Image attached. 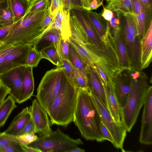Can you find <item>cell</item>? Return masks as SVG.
<instances>
[{
    "label": "cell",
    "mask_w": 152,
    "mask_h": 152,
    "mask_svg": "<svg viewBox=\"0 0 152 152\" xmlns=\"http://www.w3.org/2000/svg\"><path fill=\"white\" fill-rule=\"evenodd\" d=\"M73 121L86 140L104 141L100 129L101 118L91 93L87 89L77 88Z\"/></svg>",
    "instance_id": "cell-1"
},
{
    "label": "cell",
    "mask_w": 152,
    "mask_h": 152,
    "mask_svg": "<svg viewBox=\"0 0 152 152\" xmlns=\"http://www.w3.org/2000/svg\"><path fill=\"white\" fill-rule=\"evenodd\" d=\"M48 9L27 13L15 22L2 43L12 45L30 44L33 46L48 29L45 30L42 26Z\"/></svg>",
    "instance_id": "cell-2"
},
{
    "label": "cell",
    "mask_w": 152,
    "mask_h": 152,
    "mask_svg": "<svg viewBox=\"0 0 152 152\" xmlns=\"http://www.w3.org/2000/svg\"><path fill=\"white\" fill-rule=\"evenodd\" d=\"M130 88L125 106L121 110L122 121L128 132L131 131L136 121L150 86L146 75L142 71L130 69Z\"/></svg>",
    "instance_id": "cell-3"
},
{
    "label": "cell",
    "mask_w": 152,
    "mask_h": 152,
    "mask_svg": "<svg viewBox=\"0 0 152 152\" xmlns=\"http://www.w3.org/2000/svg\"><path fill=\"white\" fill-rule=\"evenodd\" d=\"M77 92L69 82L55 98L46 111L52 125L65 127L73 121Z\"/></svg>",
    "instance_id": "cell-4"
},
{
    "label": "cell",
    "mask_w": 152,
    "mask_h": 152,
    "mask_svg": "<svg viewBox=\"0 0 152 152\" xmlns=\"http://www.w3.org/2000/svg\"><path fill=\"white\" fill-rule=\"evenodd\" d=\"M69 82L62 66L57 67L46 72L38 87L36 97L46 111Z\"/></svg>",
    "instance_id": "cell-5"
},
{
    "label": "cell",
    "mask_w": 152,
    "mask_h": 152,
    "mask_svg": "<svg viewBox=\"0 0 152 152\" xmlns=\"http://www.w3.org/2000/svg\"><path fill=\"white\" fill-rule=\"evenodd\" d=\"M83 144L80 138H72L58 128L47 135L38 137L28 145L38 149L41 152H67Z\"/></svg>",
    "instance_id": "cell-6"
},
{
    "label": "cell",
    "mask_w": 152,
    "mask_h": 152,
    "mask_svg": "<svg viewBox=\"0 0 152 152\" xmlns=\"http://www.w3.org/2000/svg\"><path fill=\"white\" fill-rule=\"evenodd\" d=\"M32 46L0 44V75L13 69L26 66L27 57Z\"/></svg>",
    "instance_id": "cell-7"
},
{
    "label": "cell",
    "mask_w": 152,
    "mask_h": 152,
    "mask_svg": "<svg viewBox=\"0 0 152 152\" xmlns=\"http://www.w3.org/2000/svg\"><path fill=\"white\" fill-rule=\"evenodd\" d=\"M101 120L107 128L114 141V146L123 152L127 130L124 123L116 121L113 118L107 107L95 94L91 93Z\"/></svg>",
    "instance_id": "cell-8"
},
{
    "label": "cell",
    "mask_w": 152,
    "mask_h": 152,
    "mask_svg": "<svg viewBox=\"0 0 152 152\" xmlns=\"http://www.w3.org/2000/svg\"><path fill=\"white\" fill-rule=\"evenodd\" d=\"M120 26L130 69L136 71H142L140 64L141 40L140 37L134 36L128 32L121 21Z\"/></svg>",
    "instance_id": "cell-9"
},
{
    "label": "cell",
    "mask_w": 152,
    "mask_h": 152,
    "mask_svg": "<svg viewBox=\"0 0 152 152\" xmlns=\"http://www.w3.org/2000/svg\"><path fill=\"white\" fill-rule=\"evenodd\" d=\"M131 80L130 69H120L113 78L114 90L121 110L126 103Z\"/></svg>",
    "instance_id": "cell-10"
},
{
    "label": "cell",
    "mask_w": 152,
    "mask_h": 152,
    "mask_svg": "<svg viewBox=\"0 0 152 152\" xmlns=\"http://www.w3.org/2000/svg\"><path fill=\"white\" fill-rule=\"evenodd\" d=\"M139 142L150 145L152 143V87L150 86L144 104Z\"/></svg>",
    "instance_id": "cell-11"
},
{
    "label": "cell",
    "mask_w": 152,
    "mask_h": 152,
    "mask_svg": "<svg viewBox=\"0 0 152 152\" xmlns=\"http://www.w3.org/2000/svg\"><path fill=\"white\" fill-rule=\"evenodd\" d=\"M26 66H22L0 75V83L10 89L9 95L17 102L19 96L23 74Z\"/></svg>",
    "instance_id": "cell-12"
},
{
    "label": "cell",
    "mask_w": 152,
    "mask_h": 152,
    "mask_svg": "<svg viewBox=\"0 0 152 152\" xmlns=\"http://www.w3.org/2000/svg\"><path fill=\"white\" fill-rule=\"evenodd\" d=\"M29 108L35 125L36 133L42 136L51 133L52 131L48 114L36 99L34 100Z\"/></svg>",
    "instance_id": "cell-13"
},
{
    "label": "cell",
    "mask_w": 152,
    "mask_h": 152,
    "mask_svg": "<svg viewBox=\"0 0 152 152\" xmlns=\"http://www.w3.org/2000/svg\"><path fill=\"white\" fill-rule=\"evenodd\" d=\"M70 14L77 19L88 37L96 46L100 49L106 47L109 41L106 43L101 41L90 19L86 10L83 9H72L70 10Z\"/></svg>",
    "instance_id": "cell-14"
},
{
    "label": "cell",
    "mask_w": 152,
    "mask_h": 152,
    "mask_svg": "<svg viewBox=\"0 0 152 152\" xmlns=\"http://www.w3.org/2000/svg\"><path fill=\"white\" fill-rule=\"evenodd\" d=\"M62 38L61 33L52 25L34 43L32 46L40 53L47 48L54 46L62 61L60 52V42Z\"/></svg>",
    "instance_id": "cell-15"
},
{
    "label": "cell",
    "mask_w": 152,
    "mask_h": 152,
    "mask_svg": "<svg viewBox=\"0 0 152 152\" xmlns=\"http://www.w3.org/2000/svg\"><path fill=\"white\" fill-rule=\"evenodd\" d=\"M87 89L96 96L107 107V104L104 88L98 76L91 64H87L86 67Z\"/></svg>",
    "instance_id": "cell-16"
},
{
    "label": "cell",
    "mask_w": 152,
    "mask_h": 152,
    "mask_svg": "<svg viewBox=\"0 0 152 152\" xmlns=\"http://www.w3.org/2000/svg\"><path fill=\"white\" fill-rule=\"evenodd\" d=\"M33 68L28 66L24 71L18 99L17 103H22L32 96L34 88Z\"/></svg>",
    "instance_id": "cell-17"
},
{
    "label": "cell",
    "mask_w": 152,
    "mask_h": 152,
    "mask_svg": "<svg viewBox=\"0 0 152 152\" xmlns=\"http://www.w3.org/2000/svg\"><path fill=\"white\" fill-rule=\"evenodd\" d=\"M102 84L105 92L108 109L113 118L117 122H122L121 110L114 93L113 83L108 80L106 84Z\"/></svg>",
    "instance_id": "cell-18"
},
{
    "label": "cell",
    "mask_w": 152,
    "mask_h": 152,
    "mask_svg": "<svg viewBox=\"0 0 152 152\" xmlns=\"http://www.w3.org/2000/svg\"><path fill=\"white\" fill-rule=\"evenodd\" d=\"M87 11L95 30L101 41L104 43L107 40L110 34L108 21L102 17L100 13L91 10Z\"/></svg>",
    "instance_id": "cell-19"
},
{
    "label": "cell",
    "mask_w": 152,
    "mask_h": 152,
    "mask_svg": "<svg viewBox=\"0 0 152 152\" xmlns=\"http://www.w3.org/2000/svg\"><path fill=\"white\" fill-rule=\"evenodd\" d=\"M152 23L141 40V69L148 67L152 61Z\"/></svg>",
    "instance_id": "cell-20"
},
{
    "label": "cell",
    "mask_w": 152,
    "mask_h": 152,
    "mask_svg": "<svg viewBox=\"0 0 152 152\" xmlns=\"http://www.w3.org/2000/svg\"><path fill=\"white\" fill-rule=\"evenodd\" d=\"M31 118L29 108L27 107L14 117L8 127L4 132L12 135L17 136Z\"/></svg>",
    "instance_id": "cell-21"
},
{
    "label": "cell",
    "mask_w": 152,
    "mask_h": 152,
    "mask_svg": "<svg viewBox=\"0 0 152 152\" xmlns=\"http://www.w3.org/2000/svg\"><path fill=\"white\" fill-rule=\"evenodd\" d=\"M118 58L120 69H130L127 51L121 33L120 28L113 35Z\"/></svg>",
    "instance_id": "cell-22"
},
{
    "label": "cell",
    "mask_w": 152,
    "mask_h": 152,
    "mask_svg": "<svg viewBox=\"0 0 152 152\" xmlns=\"http://www.w3.org/2000/svg\"><path fill=\"white\" fill-rule=\"evenodd\" d=\"M152 11L145 9L142 4L139 12L136 15H134L136 17L138 34L141 40L152 23Z\"/></svg>",
    "instance_id": "cell-23"
},
{
    "label": "cell",
    "mask_w": 152,
    "mask_h": 152,
    "mask_svg": "<svg viewBox=\"0 0 152 152\" xmlns=\"http://www.w3.org/2000/svg\"><path fill=\"white\" fill-rule=\"evenodd\" d=\"M58 20L61 28V34L64 41L69 39L71 36L70 26V11L63 9L62 6L54 16Z\"/></svg>",
    "instance_id": "cell-24"
},
{
    "label": "cell",
    "mask_w": 152,
    "mask_h": 152,
    "mask_svg": "<svg viewBox=\"0 0 152 152\" xmlns=\"http://www.w3.org/2000/svg\"><path fill=\"white\" fill-rule=\"evenodd\" d=\"M105 8L112 12L133 13L131 0H105Z\"/></svg>",
    "instance_id": "cell-25"
},
{
    "label": "cell",
    "mask_w": 152,
    "mask_h": 152,
    "mask_svg": "<svg viewBox=\"0 0 152 152\" xmlns=\"http://www.w3.org/2000/svg\"><path fill=\"white\" fill-rule=\"evenodd\" d=\"M15 100L9 95L0 108V128L3 126L13 110L17 107Z\"/></svg>",
    "instance_id": "cell-26"
},
{
    "label": "cell",
    "mask_w": 152,
    "mask_h": 152,
    "mask_svg": "<svg viewBox=\"0 0 152 152\" xmlns=\"http://www.w3.org/2000/svg\"><path fill=\"white\" fill-rule=\"evenodd\" d=\"M14 14L15 22L26 13L31 0H10Z\"/></svg>",
    "instance_id": "cell-27"
},
{
    "label": "cell",
    "mask_w": 152,
    "mask_h": 152,
    "mask_svg": "<svg viewBox=\"0 0 152 152\" xmlns=\"http://www.w3.org/2000/svg\"><path fill=\"white\" fill-rule=\"evenodd\" d=\"M42 58L46 59L57 67L62 66L63 64L56 48L52 46L46 48L40 52Z\"/></svg>",
    "instance_id": "cell-28"
},
{
    "label": "cell",
    "mask_w": 152,
    "mask_h": 152,
    "mask_svg": "<svg viewBox=\"0 0 152 152\" xmlns=\"http://www.w3.org/2000/svg\"><path fill=\"white\" fill-rule=\"evenodd\" d=\"M68 60L75 68L85 74H86V67L87 65L83 62L76 51L70 44Z\"/></svg>",
    "instance_id": "cell-29"
},
{
    "label": "cell",
    "mask_w": 152,
    "mask_h": 152,
    "mask_svg": "<svg viewBox=\"0 0 152 152\" xmlns=\"http://www.w3.org/2000/svg\"><path fill=\"white\" fill-rule=\"evenodd\" d=\"M15 23L14 17L10 0H8L7 5L4 13L0 18V26H6Z\"/></svg>",
    "instance_id": "cell-30"
},
{
    "label": "cell",
    "mask_w": 152,
    "mask_h": 152,
    "mask_svg": "<svg viewBox=\"0 0 152 152\" xmlns=\"http://www.w3.org/2000/svg\"><path fill=\"white\" fill-rule=\"evenodd\" d=\"M8 145H12L16 146L22 149L23 152L20 145V143L17 139L16 136L9 134L4 132L0 133V150L1 148Z\"/></svg>",
    "instance_id": "cell-31"
},
{
    "label": "cell",
    "mask_w": 152,
    "mask_h": 152,
    "mask_svg": "<svg viewBox=\"0 0 152 152\" xmlns=\"http://www.w3.org/2000/svg\"><path fill=\"white\" fill-rule=\"evenodd\" d=\"M50 0H31L26 14L48 9L50 6Z\"/></svg>",
    "instance_id": "cell-32"
},
{
    "label": "cell",
    "mask_w": 152,
    "mask_h": 152,
    "mask_svg": "<svg viewBox=\"0 0 152 152\" xmlns=\"http://www.w3.org/2000/svg\"><path fill=\"white\" fill-rule=\"evenodd\" d=\"M62 62L63 70L67 80L71 85L77 88L75 75L71 64L68 60L66 59H63Z\"/></svg>",
    "instance_id": "cell-33"
},
{
    "label": "cell",
    "mask_w": 152,
    "mask_h": 152,
    "mask_svg": "<svg viewBox=\"0 0 152 152\" xmlns=\"http://www.w3.org/2000/svg\"><path fill=\"white\" fill-rule=\"evenodd\" d=\"M42 59L40 53L32 46L27 56L26 66L32 68L36 67Z\"/></svg>",
    "instance_id": "cell-34"
},
{
    "label": "cell",
    "mask_w": 152,
    "mask_h": 152,
    "mask_svg": "<svg viewBox=\"0 0 152 152\" xmlns=\"http://www.w3.org/2000/svg\"><path fill=\"white\" fill-rule=\"evenodd\" d=\"M71 65L75 75L77 85V88L87 89V78L86 75L84 74L72 64Z\"/></svg>",
    "instance_id": "cell-35"
},
{
    "label": "cell",
    "mask_w": 152,
    "mask_h": 152,
    "mask_svg": "<svg viewBox=\"0 0 152 152\" xmlns=\"http://www.w3.org/2000/svg\"><path fill=\"white\" fill-rule=\"evenodd\" d=\"M16 137L20 143L28 145L38 138L33 132L18 135Z\"/></svg>",
    "instance_id": "cell-36"
},
{
    "label": "cell",
    "mask_w": 152,
    "mask_h": 152,
    "mask_svg": "<svg viewBox=\"0 0 152 152\" xmlns=\"http://www.w3.org/2000/svg\"><path fill=\"white\" fill-rule=\"evenodd\" d=\"M63 9L67 11L83 9L81 0H62Z\"/></svg>",
    "instance_id": "cell-37"
},
{
    "label": "cell",
    "mask_w": 152,
    "mask_h": 152,
    "mask_svg": "<svg viewBox=\"0 0 152 152\" xmlns=\"http://www.w3.org/2000/svg\"><path fill=\"white\" fill-rule=\"evenodd\" d=\"M70 45L69 39L64 41L62 38L60 42V52L62 61L63 59H69Z\"/></svg>",
    "instance_id": "cell-38"
},
{
    "label": "cell",
    "mask_w": 152,
    "mask_h": 152,
    "mask_svg": "<svg viewBox=\"0 0 152 152\" xmlns=\"http://www.w3.org/2000/svg\"><path fill=\"white\" fill-rule=\"evenodd\" d=\"M49 9L42 23V27L45 30L49 28L52 26L54 19V16L51 14Z\"/></svg>",
    "instance_id": "cell-39"
},
{
    "label": "cell",
    "mask_w": 152,
    "mask_h": 152,
    "mask_svg": "<svg viewBox=\"0 0 152 152\" xmlns=\"http://www.w3.org/2000/svg\"><path fill=\"white\" fill-rule=\"evenodd\" d=\"M63 6L62 0H51L49 11L53 16Z\"/></svg>",
    "instance_id": "cell-40"
},
{
    "label": "cell",
    "mask_w": 152,
    "mask_h": 152,
    "mask_svg": "<svg viewBox=\"0 0 152 152\" xmlns=\"http://www.w3.org/2000/svg\"><path fill=\"white\" fill-rule=\"evenodd\" d=\"M100 129L104 140L110 142L113 145L114 141L113 137L102 120L100 123Z\"/></svg>",
    "instance_id": "cell-41"
},
{
    "label": "cell",
    "mask_w": 152,
    "mask_h": 152,
    "mask_svg": "<svg viewBox=\"0 0 152 152\" xmlns=\"http://www.w3.org/2000/svg\"><path fill=\"white\" fill-rule=\"evenodd\" d=\"M32 132L36 133L35 125L31 117V119L19 132L18 135Z\"/></svg>",
    "instance_id": "cell-42"
},
{
    "label": "cell",
    "mask_w": 152,
    "mask_h": 152,
    "mask_svg": "<svg viewBox=\"0 0 152 152\" xmlns=\"http://www.w3.org/2000/svg\"><path fill=\"white\" fill-rule=\"evenodd\" d=\"M14 23L9 26H0V44L7 36L12 27Z\"/></svg>",
    "instance_id": "cell-43"
},
{
    "label": "cell",
    "mask_w": 152,
    "mask_h": 152,
    "mask_svg": "<svg viewBox=\"0 0 152 152\" xmlns=\"http://www.w3.org/2000/svg\"><path fill=\"white\" fill-rule=\"evenodd\" d=\"M10 91V89L9 88L0 83V103L3 102Z\"/></svg>",
    "instance_id": "cell-44"
},
{
    "label": "cell",
    "mask_w": 152,
    "mask_h": 152,
    "mask_svg": "<svg viewBox=\"0 0 152 152\" xmlns=\"http://www.w3.org/2000/svg\"><path fill=\"white\" fill-rule=\"evenodd\" d=\"M133 12L134 15L140 11L142 5L140 0H131Z\"/></svg>",
    "instance_id": "cell-45"
},
{
    "label": "cell",
    "mask_w": 152,
    "mask_h": 152,
    "mask_svg": "<svg viewBox=\"0 0 152 152\" xmlns=\"http://www.w3.org/2000/svg\"><path fill=\"white\" fill-rule=\"evenodd\" d=\"M0 150L1 152H23L20 148L12 145H6L1 148Z\"/></svg>",
    "instance_id": "cell-46"
},
{
    "label": "cell",
    "mask_w": 152,
    "mask_h": 152,
    "mask_svg": "<svg viewBox=\"0 0 152 152\" xmlns=\"http://www.w3.org/2000/svg\"><path fill=\"white\" fill-rule=\"evenodd\" d=\"M100 14L102 17L108 21L111 20L113 15V12L106 9L104 7Z\"/></svg>",
    "instance_id": "cell-47"
},
{
    "label": "cell",
    "mask_w": 152,
    "mask_h": 152,
    "mask_svg": "<svg viewBox=\"0 0 152 152\" xmlns=\"http://www.w3.org/2000/svg\"><path fill=\"white\" fill-rule=\"evenodd\" d=\"M20 145L23 152H41L38 149L28 145L20 143Z\"/></svg>",
    "instance_id": "cell-48"
},
{
    "label": "cell",
    "mask_w": 152,
    "mask_h": 152,
    "mask_svg": "<svg viewBox=\"0 0 152 152\" xmlns=\"http://www.w3.org/2000/svg\"><path fill=\"white\" fill-rule=\"evenodd\" d=\"M143 7L147 10L152 11V1L151 0H140Z\"/></svg>",
    "instance_id": "cell-49"
},
{
    "label": "cell",
    "mask_w": 152,
    "mask_h": 152,
    "mask_svg": "<svg viewBox=\"0 0 152 152\" xmlns=\"http://www.w3.org/2000/svg\"><path fill=\"white\" fill-rule=\"evenodd\" d=\"M102 5L96 0H92L91 1L90 3V7L91 10H96Z\"/></svg>",
    "instance_id": "cell-50"
},
{
    "label": "cell",
    "mask_w": 152,
    "mask_h": 152,
    "mask_svg": "<svg viewBox=\"0 0 152 152\" xmlns=\"http://www.w3.org/2000/svg\"><path fill=\"white\" fill-rule=\"evenodd\" d=\"M83 9L87 10H91L90 7L89 0H81Z\"/></svg>",
    "instance_id": "cell-51"
},
{
    "label": "cell",
    "mask_w": 152,
    "mask_h": 152,
    "mask_svg": "<svg viewBox=\"0 0 152 152\" xmlns=\"http://www.w3.org/2000/svg\"><path fill=\"white\" fill-rule=\"evenodd\" d=\"M7 2L8 1L7 3L0 5V18L3 15L4 11L7 8Z\"/></svg>",
    "instance_id": "cell-52"
},
{
    "label": "cell",
    "mask_w": 152,
    "mask_h": 152,
    "mask_svg": "<svg viewBox=\"0 0 152 152\" xmlns=\"http://www.w3.org/2000/svg\"><path fill=\"white\" fill-rule=\"evenodd\" d=\"M84 149L79 148L78 146L73 148L69 150L67 152H85Z\"/></svg>",
    "instance_id": "cell-53"
},
{
    "label": "cell",
    "mask_w": 152,
    "mask_h": 152,
    "mask_svg": "<svg viewBox=\"0 0 152 152\" xmlns=\"http://www.w3.org/2000/svg\"><path fill=\"white\" fill-rule=\"evenodd\" d=\"M7 1L8 0H0V5L7 3Z\"/></svg>",
    "instance_id": "cell-54"
},
{
    "label": "cell",
    "mask_w": 152,
    "mask_h": 152,
    "mask_svg": "<svg viewBox=\"0 0 152 152\" xmlns=\"http://www.w3.org/2000/svg\"><path fill=\"white\" fill-rule=\"evenodd\" d=\"M90 0V2L92 0ZM97 1L99 2L101 4H102L103 5V3H102L101 1V0H96Z\"/></svg>",
    "instance_id": "cell-55"
},
{
    "label": "cell",
    "mask_w": 152,
    "mask_h": 152,
    "mask_svg": "<svg viewBox=\"0 0 152 152\" xmlns=\"http://www.w3.org/2000/svg\"><path fill=\"white\" fill-rule=\"evenodd\" d=\"M2 102H2L1 103H0V108L1 107V106L2 104Z\"/></svg>",
    "instance_id": "cell-56"
},
{
    "label": "cell",
    "mask_w": 152,
    "mask_h": 152,
    "mask_svg": "<svg viewBox=\"0 0 152 152\" xmlns=\"http://www.w3.org/2000/svg\"><path fill=\"white\" fill-rule=\"evenodd\" d=\"M104 0H101V1L102 3H103V1H104Z\"/></svg>",
    "instance_id": "cell-57"
},
{
    "label": "cell",
    "mask_w": 152,
    "mask_h": 152,
    "mask_svg": "<svg viewBox=\"0 0 152 152\" xmlns=\"http://www.w3.org/2000/svg\"><path fill=\"white\" fill-rule=\"evenodd\" d=\"M0 152H1V151H0Z\"/></svg>",
    "instance_id": "cell-58"
},
{
    "label": "cell",
    "mask_w": 152,
    "mask_h": 152,
    "mask_svg": "<svg viewBox=\"0 0 152 152\" xmlns=\"http://www.w3.org/2000/svg\"><path fill=\"white\" fill-rule=\"evenodd\" d=\"M151 0L152 1V0Z\"/></svg>",
    "instance_id": "cell-59"
}]
</instances>
